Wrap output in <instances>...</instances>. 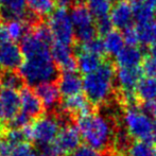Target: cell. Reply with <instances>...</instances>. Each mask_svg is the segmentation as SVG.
Returning a JSON list of instances; mask_svg holds the SVG:
<instances>
[{
	"mask_svg": "<svg viewBox=\"0 0 156 156\" xmlns=\"http://www.w3.org/2000/svg\"><path fill=\"white\" fill-rule=\"evenodd\" d=\"M0 156H4L3 154H1V153H0Z\"/></svg>",
	"mask_w": 156,
	"mask_h": 156,
	"instance_id": "cell-47",
	"label": "cell"
},
{
	"mask_svg": "<svg viewBox=\"0 0 156 156\" xmlns=\"http://www.w3.org/2000/svg\"><path fill=\"white\" fill-rule=\"evenodd\" d=\"M138 1H142L144 3H148L149 5L153 6V8H156V0H138Z\"/></svg>",
	"mask_w": 156,
	"mask_h": 156,
	"instance_id": "cell-40",
	"label": "cell"
},
{
	"mask_svg": "<svg viewBox=\"0 0 156 156\" xmlns=\"http://www.w3.org/2000/svg\"><path fill=\"white\" fill-rule=\"evenodd\" d=\"M10 41H11V39H10V36H9V33H8V30H6L5 25L0 23V46L10 43Z\"/></svg>",
	"mask_w": 156,
	"mask_h": 156,
	"instance_id": "cell-37",
	"label": "cell"
},
{
	"mask_svg": "<svg viewBox=\"0 0 156 156\" xmlns=\"http://www.w3.org/2000/svg\"><path fill=\"white\" fill-rule=\"evenodd\" d=\"M150 53H151V56H153V58H156V41L153 45H151L150 47Z\"/></svg>",
	"mask_w": 156,
	"mask_h": 156,
	"instance_id": "cell-39",
	"label": "cell"
},
{
	"mask_svg": "<svg viewBox=\"0 0 156 156\" xmlns=\"http://www.w3.org/2000/svg\"><path fill=\"white\" fill-rule=\"evenodd\" d=\"M112 26L117 28L118 30H125L133 27L134 23V12L132 2L127 0H120L113 5L109 13Z\"/></svg>",
	"mask_w": 156,
	"mask_h": 156,
	"instance_id": "cell-10",
	"label": "cell"
},
{
	"mask_svg": "<svg viewBox=\"0 0 156 156\" xmlns=\"http://www.w3.org/2000/svg\"><path fill=\"white\" fill-rule=\"evenodd\" d=\"M81 50H84V51H88V52H93V53L99 54V55H102L104 53V47H103V43L101 39L94 38L90 39L89 41L86 43H83L80 47Z\"/></svg>",
	"mask_w": 156,
	"mask_h": 156,
	"instance_id": "cell-32",
	"label": "cell"
},
{
	"mask_svg": "<svg viewBox=\"0 0 156 156\" xmlns=\"http://www.w3.org/2000/svg\"><path fill=\"white\" fill-rule=\"evenodd\" d=\"M123 34V38L126 46H137L138 45V37L136 34V31L134 29V27L129 28V29L125 30L122 33Z\"/></svg>",
	"mask_w": 156,
	"mask_h": 156,
	"instance_id": "cell-35",
	"label": "cell"
},
{
	"mask_svg": "<svg viewBox=\"0 0 156 156\" xmlns=\"http://www.w3.org/2000/svg\"><path fill=\"white\" fill-rule=\"evenodd\" d=\"M72 1H74L76 4H83L86 0H72Z\"/></svg>",
	"mask_w": 156,
	"mask_h": 156,
	"instance_id": "cell-43",
	"label": "cell"
},
{
	"mask_svg": "<svg viewBox=\"0 0 156 156\" xmlns=\"http://www.w3.org/2000/svg\"><path fill=\"white\" fill-rule=\"evenodd\" d=\"M51 55L58 68H61L64 72H72L76 69V60L71 46L52 43Z\"/></svg>",
	"mask_w": 156,
	"mask_h": 156,
	"instance_id": "cell-12",
	"label": "cell"
},
{
	"mask_svg": "<svg viewBox=\"0 0 156 156\" xmlns=\"http://www.w3.org/2000/svg\"><path fill=\"white\" fill-rule=\"evenodd\" d=\"M62 121L54 115H41L28 127L23 129L28 139H32L41 148L52 144L60 133Z\"/></svg>",
	"mask_w": 156,
	"mask_h": 156,
	"instance_id": "cell-5",
	"label": "cell"
},
{
	"mask_svg": "<svg viewBox=\"0 0 156 156\" xmlns=\"http://www.w3.org/2000/svg\"><path fill=\"white\" fill-rule=\"evenodd\" d=\"M20 94V109L21 113L27 115L28 117L38 118L41 116L44 106L39 101L36 94L30 88H23Z\"/></svg>",
	"mask_w": 156,
	"mask_h": 156,
	"instance_id": "cell-14",
	"label": "cell"
},
{
	"mask_svg": "<svg viewBox=\"0 0 156 156\" xmlns=\"http://www.w3.org/2000/svg\"><path fill=\"white\" fill-rule=\"evenodd\" d=\"M31 118L28 117L27 115H25L23 113H19L12 121L10 122V127L11 129H23L26 127H28L31 124Z\"/></svg>",
	"mask_w": 156,
	"mask_h": 156,
	"instance_id": "cell-33",
	"label": "cell"
},
{
	"mask_svg": "<svg viewBox=\"0 0 156 156\" xmlns=\"http://www.w3.org/2000/svg\"><path fill=\"white\" fill-rule=\"evenodd\" d=\"M134 12V19L138 23H144L155 18V8L142 1L134 0L132 3Z\"/></svg>",
	"mask_w": 156,
	"mask_h": 156,
	"instance_id": "cell-27",
	"label": "cell"
},
{
	"mask_svg": "<svg viewBox=\"0 0 156 156\" xmlns=\"http://www.w3.org/2000/svg\"><path fill=\"white\" fill-rule=\"evenodd\" d=\"M0 83L3 88L18 90L23 87V81L19 73H16L14 71H4L0 76Z\"/></svg>",
	"mask_w": 156,
	"mask_h": 156,
	"instance_id": "cell-28",
	"label": "cell"
},
{
	"mask_svg": "<svg viewBox=\"0 0 156 156\" xmlns=\"http://www.w3.org/2000/svg\"><path fill=\"white\" fill-rule=\"evenodd\" d=\"M81 140L82 138L78 127L73 124H66L62 126L53 146L60 155L72 154L81 147Z\"/></svg>",
	"mask_w": 156,
	"mask_h": 156,
	"instance_id": "cell-9",
	"label": "cell"
},
{
	"mask_svg": "<svg viewBox=\"0 0 156 156\" xmlns=\"http://www.w3.org/2000/svg\"><path fill=\"white\" fill-rule=\"evenodd\" d=\"M72 0H55V2H58L62 6H65L66 4H68L69 2H71Z\"/></svg>",
	"mask_w": 156,
	"mask_h": 156,
	"instance_id": "cell-41",
	"label": "cell"
},
{
	"mask_svg": "<svg viewBox=\"0 0 156 156\" xmlns=\"http://www.w3.org/2000/svg\"><path fill=\"white\" fill-rule=\"evenodd\" d=\"M144 109L148 115L153 116V117L156 118V100L152 101V102L149 103H144Z\"/></svg>",
	"mask_w": 156,
	"mask_h": 156,
	"instance_id": "cell-38",
	"label": "cell"
},
{
	"mask_svg": "<svg viewBox=\"0 0 156 156\" xmlns=\"http://www.w3.org/2000/svg\"><path fill=\"white\" fill-rule=\"evenodd\" d=\"M2 142H3V140H2V137H1V135H0V152H1V148H2Z\"/></svg>",
	"mask_w": 156,
	"mask_h": 156,
	"instance_id": "cell-45",
	"label": "cell"
},
{
	"mask_svg": "<svg viewBox=\"0 0 156 156\" xmlns=\"http://www.w3.org/2000/svg\"><path fill=\"white\" fill-rule=\"evenodd\" d=\"M123 129L135 140L151 141L153 139L154 121L150 115L135 104L126 105L123 113Z\"/></svg>",
	"mask_w": 156,
	"mask_h": 156,
	"instance_id": "cell-4",
	"label": "cell"
},
{
	"mask_svg": "<svg viewBox=\"0 0 156 156\" xmlns=\"http://www.w3.org/2000/svg\"><path fill=\"white\" fill-rule=\"evenodd\" d=\"M60 106L63 113L67 114V115L76 116V117L91 112L90 102L87 100L86 97H84L81 94H76V96L64 98Z\"/></svg>",
	"mask_w": 156,
	"mask_h": 156,
	"instance_id": "cell-16",
	"label": "cell"
},
{
	"mask_svg": "<svg viewBox=\"0 0 156 156\" xmlns=\"http://www.w3.org/2000/svg\"><path fill=\"white\" fill-rule=\"evenodd\" d=\"M27 0H0V14L6 19H27Z\"/></svg>",
	"mask_w": 156,
	"mask_h": 156,
	"instance_id": "cell-18",
	"label": "cell"
},
{
	"mask_svg": "<svg viewBox=\"0 0 156 156\" xmlns=\"http://www.w3.org/2000/svg\"><path fill=\"white\" fill-rule=\"evenodd\" d=\"M154 156H156V153H155V155H154Z\"/></svg>",
	"mask_w": 156,
	"mask_h": 156,
	"instance_id": "cell-48",
	"label": "cell"
},
{
	"mask_svg": "<svg viewBox=\"0 0 156 156\" xmlns=\"http://www.w3.org/2000/svg\"><path fill=\"white\" fill-rule=\"evenodd\" d=\"M47 27L51 33L53 43L68 46L72 45L76 36L70 12H68L65 6L55 9L49 15Z\"/></svg>",
	"mask_w": 156,
	"mask_h": 156,
	"instance_id": "cell-6",
	"label": "cell"
},
{
	"mask_svg": "<svg viewBox=\"0 0 156 156\" xmlns=\"http://www.w3.org/2000/svg\"><path fill=\"white\" fill-rule=\"evenodd\" d=\"M112 1H113V0H112ZM114 1H120V0H114Z\"/></svg>",
	"mask_w": 156,
	"mask_h": 156,
	"instance_id": "cell-46",
	"label": "cell"
},
{
	"mask_svg": "<svg viewBox=\"0 0 156 156\" xmlns=\"http://www.w3.org/2000/svg\"><path fill=\"white\" fill-rule=\"evenodd\" d=\"M70 17L73 26L74 36L81 43H86L96 37V20L86 5L76 4L73 6V9L70 11Z\"/></svg>",
	"mask_w": 156,
	"mask_h": 156,
	"instance_id": "cell-7",
	"label": "cell"
},
{
	"mask_svg": "<svg viewBox=\"0 0 156 156\" xmlns=\"http://www.w3.org/2000/svg\"><path fill=\"white\" fill-rule=\"evenodd\" d=\"M153 139L156 141V121L154 122V129H153Z\"/></svg>",
	"mask_w": 156,
	"mask_h": 156,
	"instance_id": "cell-42",
	"label": "cell"
},
{
	"mask_svg": "<svg viewBox=\"0 0 156 156\" xmlns=\"http://www.w3.org/2000/svg\"><path fill=\"white\" fill-rule=\"evenodd\" d=\"M86 8L91 13L94 20L109 17V13L113 8L112 0H86Z\"/></svg>",
	"mask_w": 156,
	"mask_h": 156,
	"instance_id": "cell-23",
	"label": "cell"
},
{
	"mask_svg": "<svg viewBox=\"0 0 156 156\" xmlns=\"http://www.w3.org/2000/svg\"><path fill=\"white\" fill-rule=\"evenodd\" d=\"M34 93L38 97L44 107L48 109H52L58 106L60 103V90L58 85L54 82H48L34 87Z\"/></svg>",
	"mask_w": 156,
	"mask_h": 156,
	"instance_id": "cell-15",
	"label": "cell"
},
{
	"mask_svg": "<svg viewBox=\"0 0 156 156\" xmlns=\"http://www.w3.org/2000/svg\"><path fill=\"white\" fill-rule=\"evenodd\" d=\"M53 43L47 25L35 26L20 41L23 62L19 67V76L29 86L53 82L58 76V68L51 55Z\"/></svg>",
	"mask_w": 156,
	"mask_h": 156,
	"instance_id": "cell-1",
	"label": "cell"
},
{
	"mask_svg": "<svg viewBox=\"0 0 156 156\" xmlns=\"http://www.w3.org/2000/svg\"><path fill=\"white\" fill-rule=\"evenodd\" d=\"M27 6L35 16H49L55 10V0H27Z\"/></svg>",
	"mask_w": 156,
	"mask_h": 156,
	"instance_id": "cell-25",
	"label": "cell"
},
{
	"mask_svg": "<svg viewBox=\"0 0 156 156\" xmlns=\"http://www.w3.org/2000/svg\"><path fill=\"white\" fill-rule=\"evenodd\" d=\"M155 153L153 142L146 140H134L126 149L127 156H154Z\"/></svg>",
	"mask_w": 156,
	"mask_h": 156,
	"instance_id": "cell-26",
	"label": "cell"
},
{
	"mask_svg": "<svg viewBox=\"0 0 156 156\" xmlns=\"http://www.w3.org/2000/svg\"><path fill=\"white\" fill-rule=\"evenodd\" d=\"M138 37V44L151 46L156 41V19L138 23L134 27Z\"/></svg>",
	"mask_w": 156,
	"mask_h": 156,
	"instance_id": "cell-20",
	"label": "cell"
},
{
	"mask_svg": "<svg viewBox=\"0 0 156 156\" xmlns=\"http://www.w3.org/2000/svg\"><path fill=\"white\" fill-rule=\"evenodd\" d=\"M11 41H21L30 31L27 19H12L5 25Z\"/></svg>",
	"mask_w": 156,
	"mask_h": 156,
	"instance_id": "cell-24",
	"label": "cell"
},
{
	"mask_svg": "<svg viewBox=\"0 0 156 156\" xmlns=\"http://www.w3.org/2000/svg\"><path fill=\"white\" fill-rule=\"evenodd\" d=\"M20 111V94L17 90L0 89V124H10Z\"/></svg>",
	"mask_w": 156,
	"mask_h": 156,
	"instance_id": "cell-8",
	"label": "cell"
},
{
	"mask_svg": "<svg viewBox=\"0 0 156 156\" xmlns=\"http://www.w3.org/2000/svg\"><path fill=\"white\" fill-rule=\"evenodd\" d=\"M115 60L118 68H138L144 60V54L137 46H125Z\"/></svg>",
	"mask_w": 156,
	"mask_h": 156,
	"instance_id": "cell-17",
	"label": "cell"
},
{
	"mask_svg": "<svg viewBox=\"0 0 156 156\" xmlns=\"http://www.w3.org/2000/svg\"><path fill=\"white\" fill-rule=\"evenodd\" d=\"M112 23L109 17L107 18H102L99 19V20H96V28H97V32L101 33V34L105 35L106 33H108L112 30Z\"/></svg>",
	"mask_w": 156,
	"mask_h": 156,
	"instance_id": "cell-36",
	"label": "cell"
},
{
	"mask_svg": "<svg viewBox=\"0 0 156 156\" xmlns=\"http://www.w3.org/2000/svg\"><path fill=\"white\" fill-rule=\"evenodd\" d=\"M136 96L144 104L156 100V78L141 79L136 88Z\"/></svg>",
	"mask_w": 156,
	"mask_h": 156,
	"instance_id": "cell-22",
	"label": "cell"
},
{
	"mask_svg": "<svg viewBox=\"0 0 156 156\" xmlns=\"http://www.w3.org/2000/svg\"><path fill=\"white\" fill-rule=\"evenodd\" d=\"M76 68H79L81 73L87 74L93 73L103 64L102 55L93 53V52L79 50L78 56H76Z\"/></svg>",
	"mask_w": 156,
	"mask_h": 156,
	"instance_id": "cell-19",
	"label": "cell"
},
{
	"mask_svg": "<svg viewBox=\"0 0 156 156\" xmlns=\"http://www.w3.org/2000/svg\"><path fill=\"white\" fill-rule=\"evenodd\" d=\"M23 62V52L17 44L10 41L0 46V69L3 71H14Z\"/></svg>",
	"mask_w": 156,
	"mask_h": 156,
	"instance_id": "cell-11",
	"label": "cell"
},
{
	"mask_svg": "<svg viewBox=\"0 0 156 156\" xmlns=\"http://www.w3.org/2000/svg\"><path fill=\"white\" fill-rule=\"evenodd\" d=\"M116 85V69L109 62L102 65L83 79V90L87 100L94 105L106 103L112 98Z\"/></svg>",
	"mask_w": 156,
	"mask_h": 156,
	"instance_id": "cell-3",
	"label": "cell"
},
{
	"mask_svg": "<svg viewBox=\"0 0 156 156\" xmlns=\"http://www.w3.org/2000/svg\"><path fill=\"white\" fill-rule=\"evenodd\" d=\"M27 135H26L23 129H10L4 135L3 146L12 147L15 144H21V142L27 141Z\"/></svg>",
	"mask_w": 156,
	"mask_h": 156,
	"instance_id": "cell-30",
	"label": "cell"
},
{
	"mask_svg": "<svg viewBox=\"0 0 156 156\" xmlns=\"http://www.w3.org/2000/svg\"><path fill=\"white\" fill-rule=\"evenodd\" d=\"M103 47L104 52L116 56L122 49L125 47V41L123 38V34L118 30H111L108 33L103 35Z\"/></svg>",
	"mask_w": 156,
	"mask_h": 156,
	"instance_id": "cell-21",
	"label": "cell"
},
{
	"mask_svg": "<svg viewBox=\"0 0 156 156\" xmlns=\"http://www.w3.org/2000/svg\"><path fill=\"white\" fill-rule=\"evenodd\" d=\"M31 156H44L43 154H41V152H37V153H32Z\"/></svg>",
	"mask_w": 156,
	"mask_h": 156,
	"instance_id": "cell-44",
	"label": "cell"
},
{
	"mask_svg": "<svg viewBox=\"0 0 156 156\" xmlns=\"http://www.w3.org/2000/svg\"><path fill=\"white\" fill-rule=\"evenodd\" d=\"M140 70L141 73L146 76V78H156V58L151 55L144 58Z\"/></svg>",
	"mask_w": 156,
	"mask_h": 156,
	"instance_id": "cell-31",
	"label": "cell"
},
{
	"mask_svg": "<svg viewBox=\"0 0 156 156\" xmlns=\"http://www.w3.org/2000/svg\"><path fill=\"white\" fill-rule=\"evenodd\" d=\"M70 156H109V155L103 152H98V151L93 150V149L88 148L86 146H83L76 149Z\"/></svg>",
	"mask_w": 156,
	"mask_h": 156,
	"instance_id": "cell-34",
	"label": "cell"
},
{
	"mask_svg": "<svg viewBox=\"0 0 156 156\" xmlns=\"http://www.w3.org/2000/svg\"><path fill=\"white\" fill-rule=\"evenodd\" d=\"M32 153L31 146L27 141L12 147L3 146V142H2L1 154H3L4 156H31Z\"/></svg>",
	"mask_w": 156,
	"mask_h": 156,
	"instance_id": "cell-29",
	"label": "cell"
},
{
	"mask_svg": "<svg viewBox=\"0 0 156 156\" xmlns=\"http://www.w3.org/2000/svg\"><path fill=\"white\" fill-rule=\"evenodd\" d=\"M76 127L86 147L98 152H108L115 144L116 125L113 119L100 113H89L79 116Z\"/></svg>",
	"mask_w": 156,
	"mask_h": 156,
	"instance_id": "cell-2",
	"label": "cell"
},
{
	"mask_svg": "<svg viewBox=\"0 0 156 156\" xmlns=\"http://www.w3.org/2000/svg\"><path fill=\"white\" fill-rule=\"evenodd\" d=\"M58 87L64 98L76 96L83 90V79L76 71L64 72L58 79Z\"/></svg>",
	"mask_w": 156,
	"mask_h": 156,
	"instance_id": "cell-13",
	"label": "cell"
}]
</instances>
